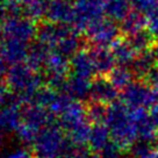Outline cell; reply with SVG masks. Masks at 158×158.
I'll use <instances>...</instances> for the list:
<instances>
[{
    "instance_id": "cell-11",
    "label": "cell",
    "mask_w": 158,
    "mask_h": 158,
    "mask_svg": "<svg viewBox=\"0 0 158 158\" xmlns=\"http://www.w3.org/2000/svg\"><path fill=\"white\" fill-rule=\"evenodd\" d=\"M131 116L136 127L138 141L151 143L156 138L158 130L156 129V124L153 123L150 114L145 110V108H137L131 109Z\"/></svg>"
},
{
    "instance_id": "cell-13",
    "label": "cell",
    "mask_w": 158,
    "mask_h": 158,
    "mask_svg": "<svg viewBox=\"0 0 158 158\" xmlns=\"http://www.w3.org/2000/svg\"><path fill=\"white\" fill-rule=\"evenodd\" d=\"M23 106L16 99L0 109V129L5 133H15L22 123Z\"/></svg>"
},
{
    "instance_id": "cell-45",
    "label": "cell",
    "mask_w": 158,
    "mask_h": 158,
    "mask_svg": "<svg viewBox=\"0 0 158 158\" xmlns=\"http://www.w3.org/2000/svg\"><path fill=\"white\" fill-rule=\"evenodd\" d=\"M65 1H69V2H72V1H73V2H74L76 0H65Z\"/></svg>"
},
{
    "instance_id": "cell-10",
    "label": "cell",
    "mask_w": 158,
    "mask_h": 158,
    "mask_svg": "<svg viewBox=\"0 0 158 158\" xmlns=\"http://www.w3.org/2000/svg\"><path fill=\"white\" fill-rule=\"evenodd\" d=\"M45 18L48 22L56 25H68L72 26L74 20L73 5L65 0H50Z\"/></svg>"
},
{
    "instance_id": "cell-3",
    "label": "cell",
    "mask_w": 158,
    "mask_h": 158,
    "mask_svg": "<svg viewBox=\"0 0 158 158\" xmlns=\"http://www.w3.org/2000/svg\"><path fill=\"white\" fill-rule=\"evenodd\" d=\"M37 158H60L74 149L68 135L57 124H50L41 130L33 144Z\"/></svg>"
},
{
    "instance_id": "cell-14",
    "label": "cell",
    "mask_w": 158,
    "mask_h": 158,
    "mask_svg": "<svg viewBox=\"0 0 158 158\" xmlns=\"http://www.w3.org/2000/svg\"><path fill=\"white\" fill-rule=\"evenodd\" d=\"M29 51V45L16 40L4 39L0 48V52L6 58L10 65L25 63Z\"/></svg>"
},
{
    "instance_id": "cell-30",
    "label": "cell",
    "mask_w": 158,
    "mask_h": 158,
    "mask_svg": "<svg viewBox=\"0 0 158 158\" xmlns=\"http://www.w3.org/2000/svg\"><path fill=\"white\" fill-rule=\"evenodd\" d=\"M108 107L106 105L91 101L86 105V115L92 124H105Z\"/></svg>"
},
{
    "instance_id": "cell-8",
    "label": "cell",
    "mask_w": 158,
    "mask_h": 158,
    "mask_svg": "<svg viewBox=\"0 0 158 158\" xmlns=\"http://www.w3.org/2000/svg\"><path fill=\"white\" fill-rule=\"evenodd\" d=\"M73 28L68 25H56L51 22H43L37 27V41L40 43L48 47L51 51L56 49V47L62 40L66 37L70 33L73 31Z\"/></svg>"
},
{
    "instance_id": "cell-28",
    "label": "cell",
    "mask_w": 158,
    "mask_h": 158,
    "mask_svg": "<svg viewBox=\"0 0 158 158\" xmlns=\"http://www.w3.org/2000/svg\"><path fill=\"white\" fill-rule=\"evenodd\" d=\"M128 41L138 54H143V52L151 51V49L153 48V45H155L157 40L145 29L137 33V34L129 36Z\"/></svg>"
},
{
    "instance_id": "cell-27",
    "label": "cell",
    "mask_w": 158,
    "mask_h": 158,
    "mask_svg": "<svg viewBox=\"0 0 158 158\" xmlns=\"http://www.w3.org/2000/svg\"><path fill=\"white\" fill-rule=\"evenodd\" d=\"M110 83L116 89H124L127 86L133 83V78L135 77L131 70H129L127 66H116L108 74H107Z\"/></svg>"
},
{
    "instance_id": "cell-25",
    "label": "cell",
    "mask_w": 158,
    "mask_h": 158,
    "mask_svg": "<svg viewBox=\"0 0 158 158\" xmlns=\"http://www.w3.org/2000/svg\"><path fill=\"white\" fill-rule=\"evenodd\" d=\"M23 7V15L36 21L45 18V12L50 0H20Z\"/></svg>"
},
{
    "instance_id": "cell-20",
    "label": "cell",
    "mask_w": 158,
    "mask_h": 158,
    "mask_svg": "<svg viewBox=\"0 0 158 158\" xmlns=\"http://www.w3.org/2000/svg\"><path fill=\"white\" fill-rule=\"evenodd\" d=\"M50 52H51V50L48 47H45L44 44L40 43L37 41L29 47V51H28L25 63L33 70L39 71L40 69L45 66Z\"/></svg>"
},
{
    "instance_id": "cell-22",
    "label": "cell",
    "mask_w": 158,
    "mask_h": 158,
    "mask_svg": "<svg viewBox=\"0 0 158 158\" xmlns=\"http://www.w3.org/2000/svg\"><path fill=\"white\" fill-rule=\"evenodd\" d=\"M105 14L113 21H123L130 13V0H102Z\"/></svg>"
},
{
    "instance_id": "cell-15",
    "label": "cell",
    "mask_w": 158,
    "mask_h": 158,
    "mask_svg": "<svg viewBox=\"0 0 158 158\" xmlns=\"http://www.w3.org/2000/svg\"><path fill=\"white\" fill-rule=\"evenodd\" d=\"M91 58L93 62L95 73L99 76H107L115 68V59L112 54V50L106 47H95L93 45L89 50Z\"/></svg>"
},
{
    "instance_id": "cell-26",
    "label": "cell",
    "mask_w": 158,
    "mask_h": 158,
    "mask_svg": "<svg viewBox=\"0 0 158 158\" xmlns=\"http://www.w3.org/2000/svg\"><path fill=\"white\" fill-rule=\"evenodd\" d=\"M80 44H81V40L79 37L77 31H72L66 37L62 40L56 47V49L52 51H57L59 54L64 55L68 58H71L74 54H77L80 50Z\"/></svg>"
},
{
    "instance_id": "cell-9",
    "label": "cell",
    "mask_w": 158,
    "mask_h": 158,
    "mask_svg": "<svg viewBox=\"0 0 158 158\" xmlns=\"http://www.w3.org/2000/svg\"><path fill=\"white\" fill-rule=\"evenodd\" d=\"M118 97V89L110 83L107 76H98L92 80L89 92V98L92 101L107 106L116 102Z\"/></svg>"
},
{
    "instance_id": "cell-39",
    "label": "cell",
    "mask_w": 158,
    "mask_h": 158,
    "mask_svg": "<svg viewBox=\"0 0 158 158\" xmlns=\"http://www.w3.org/2000/svg\"><path fill=\"white\" fill-rule=\"evenodd\" d=\"M138 158H158V148L149 149L147 152H144L142 156H139Z\"/></svg>"
},
{
    "instance_id": "cell-16",
    "label": "cell",
    "mask_w": 158,
    "mask_h": 158,
    "mask_svg": "<svg viewBox=\"0 0 158 158\" xmlns=\"http://www.w3.org/2000/svg\"><path fill=\"white\" fill-rule=\"evenodd\" d=\"M52 118H54V115L51 114V112L48 108L35 106V105L23 106V118H22V121L29 124H33L41 130L50 126V124H54L52 123Z\"/></svg>"
},
{
    "instance_id": "cell-23",
    "label": "cell",
    "mask_w": 158,
    "mask_h": 158,
    "mask_svg": "<svg viewBox=\"0 0 158 158\" xmlns=\"http://www.w3.org/2000/svg\"><path fill=\"white\" fill-rule=\"evenodd\" d=\"M147 28V16L137 10L130 12L121 22V31L127 36L137 34Z\"/></svg>"
},
{
    "instance_id": "cell-36",
    "label": "cell",
    "mask_w": 158,
    "mask_h": 158,
    "mask_svg": "<svg viewBox=\"0 0 158 158\" xmlns=\"http://www.w3.org/2000/svg\"><path fill=\"white\" fill-rule=\"evenodd\" d=\"M5 158H34L30 150L26 148H16L5 156Z\"/></svg>"
},
{
    "instance_id": "cell-19",
    "label": "cell",
    "mask_w": 158,
    "mask_h": 158,
    "mask_svg": "<svg viewBox=\"0 0 158 158\" xmlns=\"http://www.w3.org/2000/svg\"><path fill=\"white\" fill-rule=\"evenodd\" d=\"M110 50H112L115 62L118 63L121 66L131 65L138 56V52L134 49V47L130 44L128 40L121 39V37L110 47Z\"/></svg>"
},
{
    "instance_id": "cell-34",
    "label": "cell",
    "mask_w": 158,
    "mask_h": 158,
    "mask_svg": "<svg viewBox=\"0 0 158 158\" xmlns=\"http://www.w3.org/2000/svg\"><path fill=\"white\" fill-rule=\"evenodd\" d=\"M147 30L158 40V8L147 15Z\"/></svg>"
},
{
    "instance_id": "cell-6",
    "label": "cell",
    "mask_w": 158,
    "mask_h": 158,
    "mask_svg": "<svg viewBox=\"0 0 158 158\" xmlns=\"http://www.w3.org/2000/svg\"><path fill=\"white\" fill-rule=\"evenodd\" d=\"M1 30L4 39L16 40L27 44L37 35V27L35 25V21L26 16L6 20L1 25Z\"/></svg>"
},
{
    "instance_id": "cell-5",
    "label": "cell",
    "mask_w": 158,
    "mask_h": 158,
    "mask_svg": "<svg viewBox=\"0 0 158 158\" xmlns=\"http://www.w3.org/2000/svg\"><path fill=\"white\" fill-rule=\"evenodd\" d=\"M120 31L115 21L106 18L97 20L87 27L85 35L89 43L95 47H112L120 39Z\"/></svg>"
},
{
    "instance_id": "cell-35",
    "label": "cell",
    "mask_w": 158,
    "mask_h": 158,
    "mask_svg": "<svg viewBox=\"0 0 158 158\" xmlns=\"http://www.w3.org/2000/svg\"><path fill=\"white\" fill-rule=\"evenodd\" d=\"M60 158H98V155L92 152L89 149L74 148L71 152L66 153Z\"/></svg>"
},
{
    "instance_id": "cell-1",
    "label": "cell",
    "mask_w": 158,
    "mask_h": 158,
    "mask_svg": "<svg viewBox=\"0 0 158 158\" xmlns=\"http://www.w3.org/2000/svg\"><path fill=\"white\" fill-rule=\"evenodd\" d=\"M105 124L107 126L112 141L118 144L124 152L134 147L137 141V131L134 124L131 109L123 102L109 105Z\"/></svg>"
},
{
    "instance_id": "cell-24",
    "label": "cell",
    "mask_w": 158,
    "mask_h": 158,
    "mask_svg": "<svg viewBox=\"0 0 158 158\" xmlns=\"http://www.w3.org/2000/svg\"><path fill=\"white\" fill-rule=\"evenodd\" d=\"M155 66H156V62L152 56V52L148 51L143 54H138L136 59L131 64V71L136 78L144 80Z\"/></svg>"
},
{
    "instance_id": "cell-38",
    "label": "cell",
    "mask_w": 158,
    "mask_h": 158,
    "mask_svg": "<svg viewBox=\"0 0 158 158\" xmlns=\"http://www.w3.org/2000/svg\"><path fill=\"white\" fill-rule=\"evenodd\" d=\"M10 65L8 64V62L6 60V58L0 52V77H5L8 69H10Z\"/></svg>"
},
{
    "instance_id": "cell-43",
    "label": "cell",
    "mask_w": 158,
    "mask_h": 158,
    "mask_svg": "<svg viewBox=\"0 0 158 158\" xmlns=\"http://www.w3.org/2000/svg\"><path fill=\"white\" fill-rule=\"evenodd\" d=\"M2 37H4V35H2V30H1V26H0V44L2 43Z\"/></svg>"
},
{
    "instance_id": "cell-29",
    "label": "cell",
    "mask_w": 158,
    "mask_h": 158,
    "mask_svg": "<svg viewBox=\"0 0 158 158\" xmlns=\"http://www.w3.org/2000/svg\"><path fill=\"white\" fill-rule=\"evenodd\" d=\"M23 7L20 0H0V20H6L22 16Z\"/></svg>"
},
{
    "instance_id": "cell-12",
    "label": "cell",
    "mask_w": 158,
    "mask_h": 158,
    "mask_svg": "<svg viewBox=\"0 0 158 158\" xmlns=\"http://www.w3.org/2000/svg\"><path fill=\"white\" fill-rule=\"evenodd\" d=\"M87 120L89 118L86 115V106L81 101L72 100L66 109L58 116V126L66 134L76 126L83 123Z\"/></svg>"
},
{
    "instance_id": "cell-32",
    "label": "cell",
    "mask_w": 158,
    "mask_h": 158,
    "mask_svg": "<svg viewBox=\"0 0 158 158\" xmlns=\"http://www.w3.org/2000/svg\"><path fill=\"white\" fill-rule=\"evenodd\" d=\"M130 4L135 10L145 15L158 8V0H130Z\"/></svg>"
},
{
    "instance_id": "cell-42",
    "label": "cell",
    "mask_w": 158,
    "mask_h": 158,
    "mask_svg": "<svg viewBox=\"0 0 158 158\" xmlns=\"http://www.w3.org/2000/svg\"><path fill=\"white\" fill-rule=\"evenodd\" d=\"M4 142H5V131L2 129H0V149L2 148Z\"/></svg>"
},
{
    "instance_id": "cell-40",
    "label": "cell",
    "mask_w": 158,
    "mask_h": 158,
    "mask_svg": "<svg viewBox=\"0 0 158 158\" xmlns=\"http://www.w3.org/2000/svg\"><path fill=\"white\" fill-rule=\"evenodd\" d=\"M150 116L152 118L153 123L156 124V127H158V105L152 106L151 112H150Z\"/></svg>"
},
{
    "instance_id": "cell-7",
    "label": "cell",
    "mask_w": 158,
    "mask_h": 158,
    "mask_svg": "<svg viewBox=\"0 0 158 158\" xmlns=\"http://www.w3.org/2000/svg\"><path fill=\"white\" fill-rule=\"evenodd\" d=\"M121 102H123L129 109L147 108L148 106H152L151 91L149 85L143 80L133 81L129 86L122 89Z\"/></svg>"
},
{
    "instance_id": "cell-18",
    "label": "cell",
    "mask_w": 158,
    "mask_h": 158,
    "mask_svg": "<svg viewBox=\"0 0 158 158\" xmlns=\"http://www.w3.org/2000/svg\"><path fill=\"white\" fill-rule=\"evenodd\" d=\"M91 83L89 78L79 77V76H70L66 79V83L64 86V93H66L70 98L73 100L81 101L83 99H86L89 97L91 92Z\"/></svg>"
},
{
    "instance_id": "cell-33",
    "label": "cell",
    "mask_w": 158,
    "mask_h": 158,
    "mask_svg": "<svg viewBox=\"0 0 158 158\" xmlns=\"http://www.w3.org/2000/svg\"><path fill=\"white\" fill-rule=\"evenodd\" d=\"M124 151L118 144L110 141L100 152H98V158H122Z\"/></svg>"
},
{
    "instance_id": "cell-17",
    "label": "cell",
    "mask_w": 158,
    "mask_h": 158,
    "mask_svg": "<svg viewBox=\"0 0 158 158\" xmlns=\"http://www.w3.org/2000/svg\"><path fill=\"white\" fill-rule=\"evenodd\" d=\"M70 70L72 71V74L84 77V78H91L94 73V65L91 58L89 50L80 49L70 58Z\"/></svg>"
},
{
    "instance_id": "cell-44",
    "label": "cell",
    "mask_w": 158,
    "mask_h": 158,
    "mask_svg": "<svg viewBox=\"0 0 158 158\" xmlns=\"http://www.w3.org/2000/svg\"><path fill=\"white\" fill-rule=\"evenodd\" d=\"M155 141H156V143H157V148H158V131H157V135H156V138H155Z\"/></svg>"
},
{
    "instance_id": "cell-37",
    "label": "cell",
    "mask_w": 158,
    "mask_h": 158,
    "mask_svg": "<svg viewBox=\"0 0 158 158\" xmlns=\"http://www.w3.org/2000/svg\"><path fill=\"white\" fill-rule=\"evenodd\" d=\"M8 91H10V89H7L6 85L0 84V109L4 108L6 105H7L6 101H7V99H8Z\"/></svg>"
},
{
    "instance_id": "cell-21",
    "label": "cell",
    "mask_w": 158,
    "mask_h": 158,
    "mask_svg": "<svg viewBox=\"0 0 158 158\" xmlns=\"http://www.w3.org/2000/svg\"><path fill=\"white\" fill-rule=\"evenodd\" d=\"M110 133L106 124H93L89 138V149L94 153L100 152L110 142Z\"/></svg>"
},
{
    "instance_id": "cell-31",
    "label": "cell",
    "mask_w": 158,
    "mask_h": 158,
    "mask_svg": "<svg viewBox=\"0 0 158 158\" xmlns=\"http://www.w3.org/2000/svg\"><path fill=\"white\" fill-rule=\"evenodd\" d=\"M40 133H41V129L36 128L33 124H29L27 122H23L20 124V127L16 129L15 135L21 143L23 144H30L33 145L35 143V141L37 139Z\"/></svg>"
},
{
    "instance_id": "cell-4",
    "label": "cell",
    "mask_w": 158,
    "mask_h": 158,
    "mask_svg": "<svg viewBox=\"0 0 158 158\" xmlns=\"http://www.w3.org/2000/svg\"><path fill=\"white\" fill-rule=\"evenodd\" d=\"M74 20L72 28L78 34L85 33L92 22L104 18L102 0H76L73 2Z\"/></svg>"
},
{
    "instance_id": "cell-2",
    "label": "cell",
    "mask_w": 158,
    "mask_h": 158,
    "mask_svg": "<svg viewBox=\"0 0 158 158\" xmlns=\"http://www.w3.org/2000/svg\"><path fill=\"white\" fill-rule=\"evenodd\" d=\"M7 89L16 94V99L23 104L33 93L40 89L43 85V77L29 68L26 63L10 65L5 76Z\"/></svg>"
},
{
    "instance_id": "cell-41",
    "label": "cell",
    "mask_w": 158,
    "mask_h": 158,
    "mask_svg": "<svg viewBox=\"0 0 158 158\" xmlns=\"http://www.w3.org/2000/svg\"><path fill=\"white\" fill-rule=\"evenodd\" d=\"M151 52H152V56L155 58V62H156V65L158 66V40L156 41V43L153 45V48L151 49Z\"/></svg>"
}]
</instances>
